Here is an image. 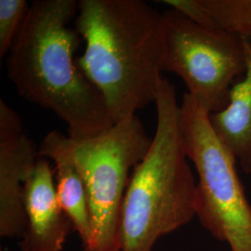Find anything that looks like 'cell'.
Instances as JSON below:
<instances>
[{
	"label": "cell",
	"instance_id": "obj_3",
	"mask_svg": "<svg viewBox=\"0 0 251 251\" xmlns=\"http://www.w3.org/2000/svg\"><path fill=\"white\" fill-rule=\"evenodd\" d=\"M155 106V133L130 174L123 200L121 251H152L160 237L196 216L198 182L181 141L180 104L174 85L165 77Z\"/></svg>",
	"mask_w": 251,
	"mask_h": 251
},
{
	"label": "cell",
	"instance_id": "obj_9",
	"mask_svg": "<svg viewBox=\"0 0 251 251\" xmlns=\"http://www.w3.org/2000/svg\"><path fill=\"white\" fill-rule=\"evenodd\" d=\"M247 69L234 84L229 103L209 116L218 138L233 153L246 174H251V43L246 40Z\"/></svg>",
	"mask_w": 251,
	"mask_h": 251
},
{
	"label": "cell",
	"instance_id": "obj_8",
	"mask_svg": "<svg viewBox=\"0 0 251 251\" xmlns=\"http://www.w3.org/2000/svg\"><path fill=\"white\" fill-rule=\"evenodd\" d=\"M26 228L22 251H62L73 226L60 206L54 171L48 159L38 157L25 183Z\"/></svg>",
	"mask_w": 251,
	"mask_h": 251
},
{
	"label": "cell",
	"instance_id": "obj_13",
	"mask_svg": "<svg viewBox=\"0 0 251 251\" xmlns=\"http://www.w3.org/2000/svg\"><path fill=\"white\" fill-rule=\"evenodd\" d=\"M192 20L196 24L207 27H218L199 0H164L162 1Z\"/></svg>",
	"mask_w": 251,
	"mask_h": 251
},
{
	"label": "cell",
	"instance_id": "obj_14",
	"mask_svg": "<svg viewBox=\"0 0 251 251\" xmlns=\"http://www.w3.org/2000/svg\"><path fill=\"white\" fill-rule=\"evenodd\" d=\"M94 251V250H92V249H90V248H84L82 251Z\"/></svg>",
	"mask_w": 251,
	"mask_h": 251
},
{
	"label": "cell",
	"instance_id": "obj_1",
	"mask_svg": "<svg viewBox=\"0 0 251 251\" xmlns=\"http://www.w3.org/2000/svg\"><path fill=\"white\" fill-rule=\"evenodd\" d=\"M76 0H36L7 55L8 75L19 95L64 121L68 136L86 140L115 125L105 101L78 67L82 38L69 26Z\"/></svg>",
	"mask_w": 251,
	"mask_h": 251
},
{
	"label": "cell",
	"instance_id": "obj_5",
	"mask_svg": "<svg viewBox=\"0 0 251 251\" xmlns=\"http://www.w3.org/2000/svg\"><path fill=\"white\" fill-rule=\"evenodd\" d=\"M209 114L186 92L179 107L182 145L198 174L196 216L232 251H251V205L236 159L218 138Z\"/></svg>",
	"mask_w": 251,
	"mask_h": 251
},
{
	"label": "cell",
	"instance_id": "obj_11",
	"mask_svg": "<svg viewBox=\"0 0 251 251\" xmlns=\"http://www.w3.org/2000/svg\"><path fill=\"white\" fill-rule=\"evenodd\" d=\"M217 26L244 38L251 37V0H199Z\"/></svg>",
	"mask_w": 251,
	"mask_h": 251
},
{
	"label": "cell",
	"instance_id": "obj_12",
	"mask_svg": "<svg viewBox=\"0 0 251 251\" xmlns=\"http://www.w3.org/2000/svg\"><path fill=\"white\" fill-rule=\"evenodd\" d=\"M30 6L25 0H0V58L7 56L23 26Z\"/></svg>",
	"mask_w": 251,
	"mask_h": 251
},
{
	"label": "cell",
	"instance_id": "obj_6",
	"mask_svg": "<svg viewBox=\"0 0 251 251\" xmlns=\"http://www.w3.org/2000/svg\"><path fill=\"white\" fill-rule=\"evenodd\" d=\"M164 71L177 75L209 115L229 103L235 78L247 69L246 40L219 27L196 24L181 12H163Z\"/></svg>",
	"mask_w": 251,
	"mask_h": 251
},
{
	"label": "cell",
	"instance_id": "obj_10",
	"mask_svg": "<svg viewBox=\"0 0 251 251\" xmlns=\"http://www.w3.org/2000/svg\"><path fill=\"white\" fill-rule=\"evenodd\" d=\"M54 177L60 206L76 231L84 248L92 244V225L87 192L78 172L68 162L54 160Z\"/></svg>",
	"mask_w": 251,
	"mask_h": 251
},
{
	"label": "cell",
	"instance_id": "obj_2",
	"mask_svg": "<svg viewBox=\"0 0 251 251\" xmlns=\"http://www.w3.org/2000/svg\"><path fill=\"white\" fill-rule=\"evenodd\" d=\"M74 26L85 41L77 65L115 124L155 103L164 79L163 13L142 0H79Z\"/></svg>",
	"mask_w": 251,
	"mask_h": 251
},
{
	"label": "cell",
	"instance_id": "obj_4",
	"mask_svg": "<svg viewBox=\"0 0 251 251\" xmlns=\"http://www.w3.org/2000/svg\"><path fill=\"white\" fill-rule=\"evenodd\" d=\"M151 143L137 116L91 139L75 140L53 130L42 140L38 155L70 163L83 180L92 225L90 249L121 251L120 220L126 190L135 166L146 155Z\"/></svg>",
	"mask_w": 251,
	"mask_h": 251
},
{
	"label": "cell",
	"instance_id": "obj_7",
	"mask_svg": "<svg viewBox=\"0 0 251 251\" xmlns=\"http://www.w3.org/2000/svg\"><path fill=\"white\" fill-rule=\"evenodd\" d=\"M38 157V150L24 132L21 117L0 100L1 237L22 238L25 233V183Z\"/></svg>",
	"mask_w": 251,
	"mask_h": 251
}]
</instances>
